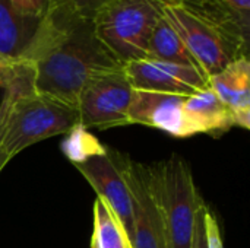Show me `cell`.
Instances as JSON below:
<instances>
[{"mask_svg": "<svg viewBox=\"0 0 250 248\" xmlns=\"http://www.w3.org/2000/svg\"><path fill=\"white\" fill-rule=\"evenodd\" d=\"M21 60L32 66L38 94L73 107L91 79L123 67L95 35L92 19L59 6H50Z\"/></svg>", "mask_w": 250, "mask_h": 248, "instance_id": "obj_1", "label": "cell"}, {"mask_svg": "<svg viewBox=\"0 0 250 248\" xmlns=\"http://www.w3.org/2000/svg\"><path fill=\"white\" fill-rule=\"evenodd\" d=\"M211 77L229 63L249 58L250 18L220 0H146Z\"/></svg>", "mask_w": 250, "mask_h": 248, "instance_id": "obj_2", "label": "cell"}, {"mask_svg": "<svg viewBox=\"0 0 250 248\" xmlns=\"http://www.w3.org/2000/svg\"><path fill=\"white\" fill-rule=\"evenodd\" d=\"M76 124H79L76 107L38 94L34 85H29L19 91L12 104L1 146L12 159L28 146L66 134Z\"/></svg>", "mask_w": 250, "mask_h": 248, "instance_id": "obj_3", "label": "cell"}, {"mask_svg": "<svg viewBox=\"0 0 250 248\" xmlns=\"http://www.w3.org/2000/svg\"><path fill=\"white\" fill-rule=\"evenodd\" d=\"M149 168L164 222L167 248H190L196 212L204 203L190 167L185 158L173 153Z\"/></svg>", "mask_w": 250, "mask_h": 248, "instance_id": "obj_4", "label": "cell"}, {"mask_svg": "<svg viewBox=\"0 0 250 248\" xmlns=\"http://www.w3.org/2000/svg\"><path fill=\"white\" fill-rule=\"evenodd\" d=\"M157 20L146 0H107L92 19L95 35L122 64L148 58Z\"/></svg>", "mask_w": 250, "mask_h": 248, "instance_id": "obj_5", "label": "cell"}, {"mask_svg": "<svg viewBox=\"0 0 250 248\" xmlns=\"http://www.w3.org/2000/svg\"><path fill=\"white\" fill-rule=\"evenodd\" d=\"M129 189L133 210L132 248H167L164 222L149 165L110 151Z\"/></svg>", "mask_w": 250, "mask_h": 248, "instance_id": "obj_6", "label": "cell"}, {"mask_svg": "<svg viewBox=\"0 0 250 248\" xmlns=\"http://www.w3.org/2000/svg\"><path fill=\"white\" fill-rule=\"evenodd\" d=\"M133 92L123 67L95 76L79 92L76 101L79 124L86 130H107L129 124L127 113Z\"/></svg>", "mask_w": 250, "mask_h": 248, "instance_id": "obj_7", "label": "cell"}, {"mask_svg": "<svg viewBox=\"0 0 250 248\" xmlns=\"http://www.w3.org/2000/svg\"><path fill=\"white\" fill-rule=\"evenodd\" d=\"M73 165L95 190L98 199H101L113 212L132 247V235H133L132 197L110 151L105 149L104 153L94 155Z\"/></svg>", "mask_w": 250, "mask_h": 248, "instance_id": "obj_8", "label": "cell"}, {"mask_svg": "<svg viewBox=\"0 0 250 248\" xmlns=\"http://www.w3.org/2000/svg\"><path fill=\"white\" fill-rule=\"evenodd\" d=\"M123 70L135 91L189 96L209 86V77L201 70L152 58L126 63Z\"/></svg>", "mask_w": 250, "mask_h": 248, "instance_id": "obj_9", "label": "cell"}, {"mask_svg": "<svg viewBox=\"0 0 250 248\" xmlns=\"http://www.w3.org/2000/svg\"><path fill=\"white\" fill-rule=\"evenodd\" d=\"M182 95L135 91L129 107V124H144L163 130L174 137L192 136V130L185 118Z\"/></svg>", "mask_w": 250, "mask_h": 248, "instance_id": "obj_10", "label": "cell"}, {"mask_svg": "<svg viewBox=\"0 0 250 248\" xmlns=\"http://www.w3.org/2000/svg\"><path fill=\"white\" fill-rule=\"evenodd\" d=\"M209 88L230 110L233 124L250 129V61L248 57L229 63L209 77Z\"/></svg>", "mask_w": 250, "mask_h": 248, "instance_id": "obj_11", "label": "cell"}, {"mask_svg": "<svg viewBox=\"0 0 250 248\" xmlns=\"http://www.w3.org/2000/svg\"><path fill=\"white\" fill-rule=\"evenodd\" d=\"M183 113L193 134L208 133L215 136L234 127L230 110L209 86L186 96Z\"/></svg>", "mask_w": 250, "mask_h": 248, "instance_id": "obj_12", "label": "cell"}, {"mask_svg": "<svg viewBox=\"0 0 250 248\" xmlns=\"http://www.w3.org/2000/svg\"><path fill=\"white\" fill-rule=\"evenodd\" d=\"M40 20L22 16L10 0H0V58L19 61L26 51Z\"/></svg>", "mask_w": 250, "mask_h": 248, "instance_id": "obj_13", "label": "cell"}, {"mask_svg": "<svg viewBox=\"0 0 250 248\" xmlns=\"http://www.w3.org/2000/svg\"><path fill=\"white\" fill-rule=\"evenodd\" d=\"M148 58L193 67L204 73V70L201 69V66L198 64L196 58L189 51L186 44L180 39V37L174 32V29L160 16L151 34Z\"/></svg>", "mask_w": 250, "mask_h": 248, "instance_id": "obj_14", "label": "cell"}, {"mask_svg": "<svg viewBox=\"0 0 250 248\" xmlns=\"http://www.w3.org/2000/svg\"><path fill=\"white\" fill-rule=\"evenodd\" d=\"M130 243L108 206L97 197L94 203V232L91 248H125Z\"/></svg>", "mask_w": 250, "mask_h": 248, "instance_id": "obj_15", "label": "cell"}, {"mask_svg": "<svg viewBox=\"0 0 250 248\" xmlns=\"http://www.w3.org/2000/svg\"><path fill=\"white\" fill-rule=\"evenodd\" d=\"M29 85H34L32 66L28 61H18L15 75L9 80V83L3 88L4 95H3V98L0 101V172L4 170V167L10 161V158L3 151L1 140H3V136H4V130H6V124H7V118H9V114H10L12 104H13L16 95L19 94V91L23 89L25 86H29Z\"/></svg>", "mask_w": 250, "mask_h": 248, "instance_id": "obj_16", "label": "cell"}, {"mask_svg": "<svg viewBox=\"0 0 250 248\" xmlns=\"http://www.w3.org/2000/svg\"><path fill=\"white\" fill-rule=\"evenodd\" d=\"M62 151L73 164H78L94 155L104 153L105 148L85 127L76 124L66 133V137L62 142Z\"/></svg>", "mask_w": 250, "mask_h": 248, "instance_id": "obj_17", "label": "cell"}, {"mask_svg": "<svg viewBox=\"0 0 250 248\" xmlns=\"http://www.w3.org/2000/svg\"><path fill=\"white\" fill-rule=\"evenodd\" d=\"M107 3V0H51L50 6L63 7L75 15L94 19L95 13ZM50 9V7H48Z\"/></svg>", "mask_w": 250, "mask_h": 248, "instance_id": "obj_18", "label": "cell"}, {"mask_svg": "<svg viewBox=\"0 0 250 248\" xmlns=\"http://www.w3.org/2000/svg\"><path fill=\"white\" fill-rule=\"evenodd\" d=\"M10 3L22 16L34 20H41L48 12L51 0H10Z\"/></svg>", "mask_w": 250, "mask_h": 248, "instance_id": "obj_19", "label": "cell"}, {"mask_svg": "<svg viewBox=\"0 0 250 248\" xmlns=\"http://www.w3.org/2000/svg\"><path fill=\"white\" fill-rule=\"evenodd\" d=\"M205 212H207V205L202 203L196 212L195 229H193V235L190 241V248H209L208 237H207V227H205Z\"/></svg>", "mask_w": 250, "mask_h": 248, "instance_id": "obj_20", "label": "cell"}, {"mask_svg": "<svg viewBox=\"0 0 250 248\" xmlns=\"http://www.w3.org/2000/svg\"><path fill=\"white\" fill-rule=\"evenodd\" d=\"M205 227H207V237H208V246H209V248H224L217 219L209 212L208 208H207V212H205Z\"/></svg>", "mask_w": 250, "mask_h": 248, "instance_id": "obj_21", "label": "cell"}, {"mask_svg": "<svg viewBox=\"0 0 250 248\" xmlns=\"http://www.w3.org/2000/svg\"><path fill=\"white\" fill-rule=\"evenodd\" d=\"M16 66H18V61L0 60V88H4L9 83V80L13 77Z\"/></svg>", "mask_w": 250, "mask_h": 248, "instance_id": "obj_22", "label": "cell"}, {"mask_svg": "<svg viewBox=\"0 0 250 248\" xmlns=\"http://www.w3.org/2000/svg\"><path fill=\"white\" fill-rule=\"evenodd\" d=\"M220 1L226 4L229 9H231L233 12L250 18V0H220Z\"/></svg>", "mask_w": 250, "mask_h": 248, "instance_id": "obj_23", "label": "cell"}, {"mask_svg": "<svg viewBox=\"0 0 250 248\" xmlns=\"http://www.w3.org/2000/svg\"><path fill=\"white\" fill-rule=\"evenodd\" d=\"M0 60H1V58H0Z\"/></svg>", "mask_w": 250, "mask_h": 248, "instance_id": "obj_24", "label": "cell"}]
</instances>
